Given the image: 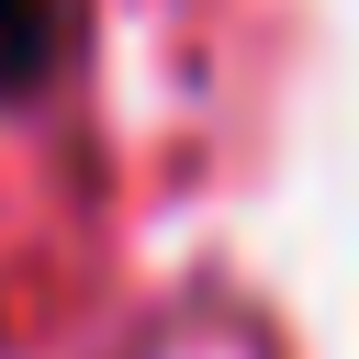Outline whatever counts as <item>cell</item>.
Here are the masks:
<instances>
[{"label": "cell", "mask_w": 359, "mask_h": 359, "mask_svg": "<svg viewBox=\"0 0 359 359\" xmlns=\"http://www.w3.org/2000/svg\"><path fill=\"white\" fill-rule=\"evenodd\" d=\"M79 45V0H0V101L45 90Z\"/></svg>", "instance_id": "cell-1"}]
</instances>
